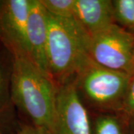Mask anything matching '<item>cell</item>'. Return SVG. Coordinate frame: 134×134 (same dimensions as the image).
I'll list each match as a JSON object with an SVG mask.
<instances>
[{"mask_svg":"<svg viewBox=\"0 0 134 134\" xmlns=\"http://www.w3.org/2000/svg\"><path fill=\"white\" fill-rule=\"evenodd\" d=\"M11 98L32 120L34 126L54 134L58 85L23 50L11 49Z\"/></svg>","mask_w":134,"mask_h":134,"instance_id":"obj_1","label":"cell"},{"mask_svg":"<svg viewBox=\"0 0 134 134\" xmlns=\"http://www.w3.org/2000/svg\"><path fill=\"white\" fill-rule=\"evenodd\" d=\"M88 40V34L75 19L48 14L47 69L58 86L73 78L90 58Z\"/></svg>","mask_w":134,"mask_h":134,"instance_id":"obj_2","label":"cell"},{"mask_svg":"<svg viewBox=\"0 0 134 134\" xmlns=\"http://www.w3.org/2000/svg\"><path fill=\"white\" fill-rule=\"evenodd\" d=\"M130 75L107 69L91 58L73 77L81 98L102 110L120 111Z\"/></svg>","mask_w":134,"mask_h":134,"instance_id":"obj_3","label":"cell"},{"mask_svg":"<svg viewBox=\"0 0 134 134\" xmlns=\"http://www.w3.org/2000/svg\"><path fill=\"white\" fill-rule=\"evenodd\" d=\"M134 34L116 23L89 36L88 53L92 60L107 69L132 72Z\"/></svg>","mask_w":134,"mask_h":134,"instance_id":"obj_4","label":"cell"},{"mask_svg":"<svg viewBox=\"0 0 134 134\" xmlns=\"http://www.w3.org/2000/svg\"><path fill=\"white\" fill-rule=\"evenodd\" d=\"M54 134H93L90 115L73 78L58 86Z\"/></svg>","mask_w":134,"mask_h":134,"instance_id":"obj_5","label":"cell"},{"mask_svg":"<svg viewBox=\"0 0 134 134\" xmlns=\"http://www.w3.org/2000/svg\"><path fill=\"white\" fill-rule=\"evenodd\" d=\"M31 0H7L0 3V36L11 49H27V25Z\"/></svg>","mask_w":134,"mask_h":134,"instance_id":"obj_6","label":"cell"},{"mask_svg":"<svg viewBox=\"0 0 134 134\" xmlns=\"http://www.w3.org/2000/svg\"><path fill=\"white\" fill-rule=\"evenodd\" d=\"M26 37L30 58L43 71L48 74L46 61L48 13L40 0H31Z\"/></svg>","mask_w":134,"mask_h":134,"instance_id":"obj_7","label":"cell"},{"mask_svg":"<svg viewBox=\"0 0 134 134\" xmlns=\"http://www.w3.org/2000/svg\"><path fill=\"white\" fill-rule=\"evenodd\" d=\"M74 19L88 36L115 23L111 0H75Z\"/></svg>","mask_w":134,"mask_h":134,"instance_id":"obj_8","label":"cell"},{"mask_svg":"<svg viewBox=\"0 0 134 134\" xmlns=\"http://www.w3.org/2000/svg\"><path fill=\"white\" fill-rule=\"evenodd\" d=\"M113 5L115 23L134 34V0H113Z\"/></svg>","mask_w":134,"mask_h":134,"instance_id":"obj_9","label":"cell"},{"mask_svg":"<svg viewBox=\"0 0 134 134\" xmlns=\"http://www.w3.org/2000/svg\"><path fill=\"white\" fill-rule=\"evenodd\" d=\"M92 130L93 134H124L119 118L109 113L98 115L92 124Z\"/></svg>","mask_w":134,"mask_h":134,"instance_id":"obj_10","label":"cell"},{"mask_svg":"<svg viewBox=\"0 0 134 134\" xmlns=\"http://www.w3.org/2000/svg\"><path fill=\"white\" fill-rule=\"evenodd\" d=\"M75 0H40L48 14L62 19H74Z\"/></svg>","mask_w":134,"mask_h":134,"instance_id":"obj_11","label":"cell"},{"mask_svg":"<svg viewBox=\"0 0 134 134\" xmlns=\"http://www.w3.org/2000/svg\"><path fill=\"white\" fill-rule=\"evenodd\" d=\"M120 112L130 118H134V74L130 76Z\"/></svg>","mask_w":134,"mask_h":134,"instance_id":"obj_12","label":"cell"},{"mask_svg":"<svg viewBox=\"0 0 134 134\" xmlns=\"http://www.w3.org/2000/svg\"><path fill=\"white\" fill-rule=\"evenodd\" d=\"M16 134H51L49 132L35 126H24Z\"/></svg>","mask_w":134,"mask_h":134,"instance_id":"obj_13","label":"cell"},{"mask_svg":"<svg viewBox=\"0 0 134 134\" xmlns=\"http://www.w3.org/2000/svg\"><path fill=\"white\" fill-rule=\"evenodd\" d=\"M4 78H3V74L2 71V68L0 66V100L3 96V91H4Z\"/></svg>","mask_w":134,"mask_h":134,"instance_id":"obj_14","label":"cell"},{"mask_svg":"<svg viewBox=\"0 0 134 134\" xmlns=\"http://www.w3.org/2000/svg\"><path fill=\"white\" fill-rule=\"evenodd\" d=\"M134 74V52H133V62H132V72L131 75Z\"/></svg>","mask_w":134,"mask_h":134,"instance_id":"obj_15","label":"cell"}]
</instances>
